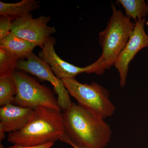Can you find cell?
Masks as SVG:
<instances>
[{
    "label": "cell",
    "mask_w": 148,
    "mask_h": 148,
    "mask_svg": "<svg viewBox=\"0 0 148 148\" xmlns=\"http://www.w3.org/2000/svg\"><path fill=\"white\" fill-rule=\"evenodd\" d=\"M19 59L0 47V77L12 75Z\"/></svg>",
    "instance_id": "9a60e30c"
},
{
    "label": "cell",
    "mask_w": 148,
    "mask_h": 148,
    "mask_svg": "<svg viewBox=\"0 0 148 148\" xmlns=\"http://www.w3.org/2000/svg\"><path fill=\"white\" fill-rule=\"evenodd\" d=\"M27 125L16 132L9 133L8 140L13 145L31 147L55 143L66 133L61 111L45 107L34 108Z\"/></svg>",
    "instance_id": "7a4b0ae2"
},
{
    "label": "cell",
    "mask_w": 148,
    "mask_h": 148,
    "mask_svg": "<svg viewBox=\"0 0 148 148\" xmlns=\"http://www.w3.org/2000/svg\"><path fill=\"white\" fill-rule=\"evenodd\" d=\"M124 8L125 15L137 22L145 18L148 14V6L144 0H119Z\"/></svg>",
    "instance_id": "4fadbf2b"
},
{
    "label": "cell",
    "mask_w": 148,
    "mask_h": 148,
    "mask_svg": "<svg viewBox=\"0 0 148 148\" xmlns=\"http://www.w3.org/2000/svg\"><path fill=\"white\" fill-rule=\"evenodd\" d=\"M12 74L17 87L13 104L24 108L45 107L61 111L57 99L49 88L22 71L15 70Z\"/></svg>",
    "instance_id": "5b68a950"
},
{
    "label": "cell",
    "mask_w": 148,
    "mask_h": 148,
    "mask_svg": "<svg viewBox=\"0 0 148 148\" xmlns=\"http://www.w3.org/2000/svg\"><path fill=\"white\" fill-rule=\"evenodd\" d=\"M50 19V16L43 15L35 18L32 15L17 18L12 21L11 32L42 48L51 35L56 32L55 27L48 25Z\"/></svg>",
    "instance_id": "52a82bcc"
},
{
    "label": "cell",
    "mask_w": 148,
    "mask_h": 148,
    "mask_svg": "<svg viewBox=\"0 0 148 148\" xmlns=\"http://www.w3.org/2000/svg\"><path fill=\"white\" fill-rule=\"evenodd\" d=\"M16 69L50 83L57 95V101L61 110L64 111L71 105L70 94L62 80L58 79L50 66L39 56L32 53L28 58L18 61Z\"/></svg>",
    "instance_id": "8992f818"
},
{
    "label": "cell",
    "mask_w": 148,
    "mask_h": 148,
    "mask_svg": "<svg viewBox=\"0 0 148 148\" xmlns=\"http://www.w3.org/2000/svg\"><path fill=\"white\" fill-rule=\"evenodd\" d=\"M147 5L148 6V1H147Z\"/></svg>",
    "instance_id": "ffe728a7"
},
{
    "label": "cell",
    "mask_w": 148,
    "mask_h": 148,
    "mask_svg": "<svg viewBox=\"0 0 148 148\" xmlns=\"http://www.w3.org/2000/svg\"><path fill=\"white\" fill-rule=\"evenodd\" d=\"M135 22V28L129 39L114 65L119 73L120 85L122 88L126 84L130 63L139 51L148 47V35L145 29V18Z\"/></svg>",
    "instance_id": "ba28073f"
},
{
    "label": "cell",
    "mask_w": 148,
    "mask_h": 148,
    "mask_svg": "<svg viewBox=\"0 0 148 148\" xmlns=\"http://www.w3.org/2000/svg\"><path fill=\"white\" fill-rule=\"evenodd\" d=\"M112 14L105 30L99 33V42L102 53L98 59V75L114 66L120 53L127 43L135 25L115 5H111Z\"/></svg>",
    "instance_id": "3957f363"
},
{
    "label": "cell",
    "mask_w": 148,
    "mask_h": 148,
    "mask_svg": "<svg viewBox=\"0 0 148 148\" xmlns=\"http://www.w3.org/2000/svg\"><path fill=\"white\" fill-rule=\"evenodd\" d=\"M13 20L7 16L0 17V40L8 34L11 30Z\"/></svg>",
    "instance_id": "2e32d148"
},
{
    "label": "cell",
    "mask_w": 148,
    "mask_h": 148,
    "mask_svg": "<svg viewBox=\"0 0 148 148\" xmlns=\"http://www.w3.org/2000/svg\"><path fill=\"white\" fill-rule=\"evenodd\" d=\"M66 133L60 140L71 146L105 148L112 137L105 119L78 104L72 103L63 113Z\"/></svg>",
    "instance_id": "6da1fadb"
},
{
    "label": "cell",
    "mask_w": 148,
    "mask_h": 148,
    "mask_svg": "<svg viewBox=\"0 0 148 148\" xmlns=\"http://www.w3.org/2000/svg\"><path fill=\"white\" fill-rule=\"evenodd\" d=\"M0 148H4L3 145H1V147H0Z\"/></svg>",
    "instance_id": "d6986e66"
},
{
    "label": "cell",
    "mask_w": 148,
    "mask_h": 148,
    "mask_svg": "<svg viewBox=\"0 0 148 148\" xmlns=\"http://www.w3.org/2000/svg\"><path fill=\"white\" fill-rule=\"evenodd\" d=\"M73 148H88L87 147H82V146H77L75 145H73L71 146Z\"/></svg>",
    "instance_id": "ac0fdd59"
},
{
    "label": "cell",
    "mask_w": 148,
    "mask_h": 148,
    "mask_svg": "<svg viewBox=\"0 0 148 148\" xmlns=\"http://www.w3.org/2000/svg\"><path fill=\"white\" fill-rule=\"evenodd\" d=\"M40 7L35 0H22L16 3H6L0 1V15L7 16L12 20L31 16V12Z\"/></svg>",
    "instance_id": "7c38bea8"
},
{
    "label": "cell",
    "mask_w": 148,
    "mask_h": 148,
    "mask_svg": "<svg viewBox=\"0 0 148 148\" xmlns=\"http://www.w3.org/2000/svg\"><path fill=\"white\" fill-rule=\"evenodd\" d=\"M36 47L32 43L16 36L11 32L0 40V47L18 58L25 59Z\"/></svg>",
    "instance_id": "8fae6325"
},
{
    "label": "cell",
    "mask_w": 148,
    "mask_h": 148,
    "mask_svg": "<svg viewBox=\"0 0 148 148\" xmlns=\"http://www.w3.org/2000/svg\"><path fill=\"white\" fill-rule=\"evenodd\" d=\"M17 92L16 81L13 74L0 77V106L13 104Z\"/></svg>",
    "instance_id": "5bb4252c"
},
{
    "label": "cell",
    "mask_w": 148,
    "mask_h": 148,
    "mask_svg": "<svg viewBox=\"0 0 148 148\" xmlns=\"http://www.w3.org/2000/svg\"><path fill=\"white\" fill-rule=\"evenodd\" d=\"M55 39L49 37L41 48L39 56L49 66L52 71L58 79L61 80L75 78L79 74L82 73H94L97 62L84 67L74 66L61 59L56 52L54 45Z\"/></svg>",
    "instance_id": "9c48e42d"
},
{
    "label": "cell",
    "mask_w": 148,
    "mask_h": 148,
    "mask_svg": "<svg viewBox=\"0 0 148 148\" xmlns=\"http://www.w3.org/2000/svg\"><path fill=\"white\" fill-rule=\"evenodd\" d=\"M62 81L69 94L80 106L105 119L114 113L115 106L110 100L108 91L102 86L95 82L81 83L75 78Z\"/></svg>",
    "instance_id": "277c9868"
},
{
    "label": "cell",
    "mask_w": 148,
    "mask_h": 148,
    "mask_svg": "<svg viewBox=\"0 0 148 148\" xmlns=\"http://www.w3.org/2000/svg\"><path fill=\"white\" fill-rule=\"evenodd\" d=\"M54 143H49L41 145L26 147L19 145H13L6 148H51L54 145Z\"/></svg>",
    "instance_id": "e0dca14e"
},
{
    "label": "cell",
    "mask_w": 148,
    "mask_h": 148,
    "mask_svg": "<svg viewBox=\"0 0 148 148\" xmlns=\"http://www.w3.org/2000/svg\"><path fill=\"white\" fill-rule=\"evenodd\" d=\"M34 109L9 104L0 108V132L12 133L19 131L29 123Z\"/></svg>",
    "instance_id": "30bf717a"
}]
</instances>
